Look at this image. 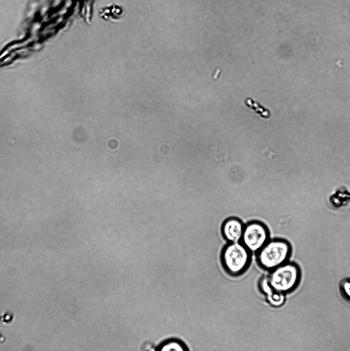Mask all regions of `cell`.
Returning a JSON list of instances; mask_svg holds the SVG:
<instances>
[{
    "label": "cell",
    "instance_id": "obj_3",
    "mask_svg": "<svg viewBox=\"0 0 350 351\" xmlns=\"http://www.w3.org/2000/svg\"><path fill=\"white\" fill-rule=\"evenodd\" d=\"M299 267L293 263H285L270 271L267 276L273 289L285 294L292 291L300 280Z\"/></svg>",
    "mask_w": 350,
    "mask_h": 351
},
{
    "label": "cell",
    "instance_id": "obj_9",
    "mask_svg": "<svg viewBox=\"0 0 350 351\" xmlns=\"http://www.w3.org/2000/svg\"><path fill=\"white\" fill-rule=\"evenodd\" d=\"M259 286L260 291L265 295H267L274 290L270 285L267 276H263L261 279Z\"/></svg>",
    "mask_w": 350,
    "mask_h": 351
},
{
    "label": "cell",
    "instance_id": "obj_11",
    "mask_svg": "<svg viewBox=\"0 0 350 351\" xmlns=\"http://www.w3.org/2000/svg\"><path fill=\"white\" fill-rule=\"evenodd\" d=\"M6 340V337L1 333L0 331V343H4Z\"/></svg>",
    "mask_w": 350,
    "mask_h": 351
},
{
    "label": "cell",
    "instance_id": "obj_8",
    "mask_svg": "<svg viewBox=\"0 0 350 351\" xmlns=\"http://www.w3.org/2000/svg\"><path fill=\"white\" fill-rule=\"evenodd\" d=\"M185 346L180 342L173 340L167 342L162 346L161 350H176L183 351L185 350Z\"/></svg>",
    "mask_w": 350,
    "mask_h": 351
},
{
    "label": "cell",
    "instance_id": "obj_1",
    "mask_svg": "<svg viewBox=\"0 0 350 351\" xmlns=\"http://www.w3.org/2000/svg\"><path fill=\"white\" fill-rule=\"evenodd\" d=\"M291 253V247L281 239H269L256 253L257 261L263 269L271 271L287 262Z\"/></svg>",
    "mask_w": 350,
    "mask_h": 351
},
{
    "label": "cell",
    "instance_id": "obj_2",
    "mask_svg": "<svg viewBox=\"0 0 350 351\" xmlns=\"http://www.w3.org/2000/svg\"><path fill=\"white\" fill-rule=\"evenodd\" d=\"M251 254L241 242L228 243L221 253L223 266L230 275H240L249 265Z\"/></svg>",
    "mask_w": 350,
    "mask_h": 351
},
{
    "label": "cell",
    "instance_id": "obj_4",
    "mask_svg": "<svg viewBox=\"0 0 350 351\" xmlns=\"http://www.w3.org/2000/svg\"><path fill=\"white\" fill-rule=\"evenodd\" d=\"M269 239L267 227L259 221L244 226L241 242L251 253H257Z\"/></svg>",
    "mask_w": 350,
    "mask_h": 351
},
{
    "label": "cell",
    "instance_id": "obj_10",
    "mask_svg": "<svg viewBox=\"0 0 350 351\" xmlns=\"http://www.w3.org/2000/svg\"><path fill=\"white\" fill-rule=\"evenodd\" d=\"M13 313L11 311L7 310L0 316V323L2 324H8L13 321Z\"/></svg>",
    "mask_w": 350,
    "mask_h": 351
},
{
    "label": "cell",
    "instance_id": "obj_6",
    "mask_svg": "<svg viewBox=\"0 0 350 351\" xmlns=\"http://www.w3.org/2000/svg\"><path fill=\"white\" fill-rule=\"evenodd\" d=\"M350 200V193L346 190L339 189L330 197V201L333 206L336 207H340L344 206Z\"/></svg>",
    "mask_w": 350,
    "mask_h": 351
},
{
    "label": "cell",
    "instance_id": "obj_5",
    "mask_svg": "<svg viewBox=\"0 0 350 351\" xmlns=\"http://www.w3.org/2000/svg\"><path fill=\"white\" fill-rule=\"evenodd\" d=\"M244 228V224L238 218H229L223 223L222 226V235L228 243L240 242Z\"/></svg>",
    "mask_w": 350,
    "mask_h": 351
},
{
    "label": "cell",
    "instance_id": "obj_7",
    "mask_svg": "<svg viewBox=\"0 0 350 351\" xmlns=\"http://www.w3.org/2000/svg\"><path fill=\"white\" fill-rule=\"evenodd\" d=\"M268 304L273 307H280L285 302V294L273 290L270 293L265 295Z\"/></svg>",
    "mask_w": 350,
    "mask_h": 351
}]
</instances>
